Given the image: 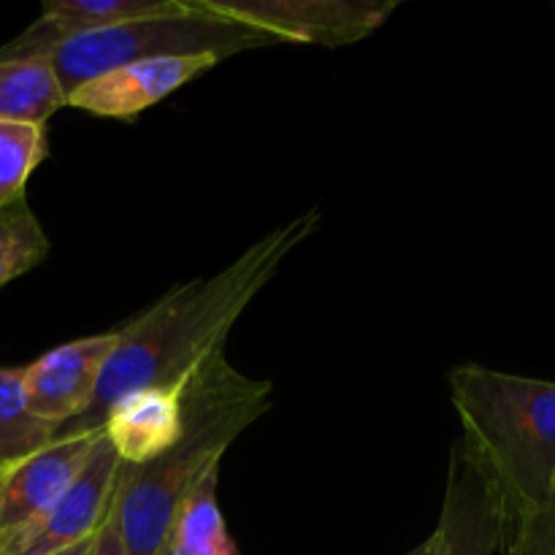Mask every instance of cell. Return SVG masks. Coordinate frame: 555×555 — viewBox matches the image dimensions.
<instances>
[{
    "instance_id": "1",
    "label": "cell",
    "mask_w": 555,
    "mask_h": 555,
    "mask_svg": "<svg viewBox=\"0 0 555 555\" xmlns=\"http://www.w3.org/2000/svg\"><path fill=\"white\" fill-rule=\"evenodd\" d=\"M320 209L293 217L249 244L209 280L171 287L152 307L117 328V345L103 366L90 410L60 431H95L108 406L141 388L184 385L204 361L225 352L228 334L244 309L274 280L287 255L320 228Z\"/></svg>"
},
{
    "instance_id": "2",
    "label": "cell",
    "mask_w": 555,
    "mask_h": 555,
    "mask_svg": "<svg viewBox=\"0 0 555 555\" xmlns=\"http://www.w3.org/2000/svg\"><path fill=\"white\" fill-rule=\"evenodd\" d=\"M274 385L238 372L225 352L198 366L184 385V431L144 466L122 464L117 518L128 555H168L173 515L195 482L220 466L233 442L271 410Z\"/></svg>"
},
{
    "instance_id": "3",
    "label": "cell",
    "mask_w": 555,
    "mask_h": 555,
    "mask_svg": "<svg viewBox=\"0 0 555 555\" xmlns=\"http://www.w3.org/2000/svg\"><path fill=\"white\" fill-rule=\"evenodd\" d=\"M461 448L493 488L502 518L551 504L555 480V383L480 363L448 374Z\"/></svg>"
},
{
    "instance_id": "4",
    "label": "cell",
    "mask_w": 555,
    "mask_h": 555,
    "mask_svg": "<svg viewBox=\"0 0 555 555\" xmlns=\"http://www.w3.org/2000/svg\"><path fill=\"white\" fill-rule=\"evenodd\" d=\"M276 38L242 25L236 20L215 14L204 0H193L190 11L173 16L125 22L101 30L74 33V36L47 41L14 60H47L57 76L63 92L98 79L122 65L152 57H195L209 54L222 63L233 54L274 47Z\"/></svg>"
},
{
    "instance_id": "5",
    "label": "cell",
    "mask_w": 555,
    "mask_h": 555,
    "mask_svg": "<svg viewBox=\"0 0 555 555\" xmlns=\"http://www.w3.org/2000/svg\"><path fill=\"white\" fill-rule=\"evenodd\" d=\"M215 14L255 27L280 43L350 47L388 22L396 0H204Z\"/></svg>"
},
{
    "instance_id": "6",
    "label": "cell",
    "mask_w": 555,
    "mask_h": 555,
    "mask_svg": "<svg viewBox=\"0 0 555 555\" xmlns=\"http://www.w3.org/2000/svg\"><path fill=\"white\" fill-rule=\"evenodd\" d=\"M95 431H60L47 448L11 466H0V551L30 531L52 509L85 466Z\"/></svg>"
},
{
    "instance_id": "7",
    "label": "cell",
    "mask_w": 555,
    "mask_h": 555,
    "mask_svg": "<svg viewBox=\"0 0 555 555\" xmlns=\"http://www.w3.org/2000/svg\"><path fill=\"white\" fill-rule=\"evenodd\" d=\"M119 472L122 461L101 431L85 466L65 488L63 496L30 531L5 545L0 555H57L79 542L92 540L117 496Z\"/></svg>"
},
{
    "instance_id": "8",
    "label": "cell",
    "mask_w": 555,
    "mask_h": 555,
    "mask_svg": "<svg viewBox=\"0 0 555 555\" xmlns=\"http://www.w3.org/2000/svg\"><path fill=\"white\" fill-rule=\"evenodd\" d=\"M117 331L65 341L22 369L27 406L52 426H68L92 406Z\"/></svg>"
},
{
    "instance_id": "9",
    "label": "cell",
    "mask_w": 555,
    "mask_h": 555,
    "mask_svg": "<svg viewBox=\"0 0 555 555\" xmlns=\"http://www.w3.org/2000/svg\"><path fill=\"white\" fill-rule=\"evenodd\" d=\"M220 60L209 54L195 57H152L122 65L65 95V108H79L92 117L135 119L141 112L173 95L198 76L209 74Z\"/></svg>"
},
{
    "instance_id": "10",
    "label": "cell",
    "mask_w": 555,
    "mask_h": 555,
    "mask_svg": "<svg viewBox=\"0 0 555 555\" xmlns=\"http://www.w3.org/2000/svg\"><path fill=\"white\" fill-rule=\"evenodd\" d=\"M434 555H496L502 513L493 488L480 475L461 442L450 453L442 513L431 534Z\"/></svg>"
},
{
    "instance_id": "11",
    "label": "cell",
    "mask_w": 555,
    "mask_h": 555,
    "mask_svg": "<svg viewBox=\"0 0 555 555\" xmlns=\"http://www.w3.org/2000/svg\"><path fill=\"white\" fill-rule=\"evenodd\" d=\"M184 385L141 388L108 406L101 431L122 464L144 466L179 442L184 431Z\"/></svg>"
},
{
    "instance_id": "12",
    "label": "cell",
    "mask_w": 555,
    "mask_h": 555,
    "mask_svg": "<svg viewBox=\"0 0 555 555\" xmlns=\"http://www.w3.org/2000/svg\"><path fill=\"white\" fill-rule=\"evenodd\" d=\"M220 466L206 472L173 515L168 555H228L236 542L228 537L225 518L217 502Z\"/></svg>"
},
{
    "instance_id": "13",
    "label": "cell",
    "mask_w": 555,
    "mask_h": 555,
    "mask_svg": "<svg viewBox=\"0 0 555 555\" xmlns=\"http://www.w3.org/2000/svg\"><path fill=\"white\" fill-rule=\"evenodd\" d=\"M65 92L47 60H0V119L47 125Z\"/></svg>"
},
{
    "instance_id": "14",
    "label": "cell",
    "mask_w": 555,
    "mask_h": 555,
    "mask_svg": "<svg viewBox=\"0 0 555 555\" xmlns=\"http://www.w3.org/2000/svg\"><path fill=\"white\" fill-rule=\"evenodd\" d=\"M60 426L41 421L27 406L22 369H0V466H11L47 448Z\"/></svg>"
},
{
    "instance_id": "15",
    "label": "cell",
    "mask_w": 555,
    "mask_h": 555,
    "mask_svg": "<svg viewBox=\"0 0 555 555\" xmlns=\"http://www.w3.org/2000/svg\"><path fill=\"white\" fill-rule=\"evenodd\" d=\"M49 249L52 244H49L47 231L27 198L0 209V287L41 266Z\"/></svg>"
},
{
    "instance_id": "16",
    "label": "cell",
    "mask_w": 555,
    "mask_h": 555,
    "mask_svg": "<svg viewBox=\"0 0 555 555\" xmlns=\"http://www.w3.org/2000/svg\"><path fill=\"white\" fill-rule=\"evenodd\" d=\"M47 155V125L0 119V209L25 198L27 179Z\"/></svg>"
},
{
    "instance_id": "17",
    "label": "cell",
    "mask_w": 555,
    "mask_h": 555,
    "mask_svg": "<svg viewBox=\"0 0 555 555\" xmlns=\"http://www.w3.org/2000/svg\"><path fill=\"white\" fill-rule=\"evenodd\" d=\"M499 555H555V507L502 518Z\"/></svg>"
},
{
    "instance_id": "18",
    "label": "cell",
    "mask_w": 555,
    "mask_h": 555,
    "mask_svg": "<svg viewBox=\"0 0 555 555\" xmlns=\"http://www.w3.org/2000/svg\"><path fill=\"white\" fill-rule=\"evenodd\" d=\"M90 555H128L122 542V531H119V518H117V496H114L112 507H108L106 518L101 520L98 531L92 534Z\"/></svg>"
},
{
    "instance_id": "19",
    "label": "cell",
    "mask_w": 555,
    "mask_h": 555,
    "mask_svg": "<svg viewBox=\"0 0 555 555\" xmlns=\"http://www.w3.org/2000/svg\"><path fill=\"white\" fill-rule=\"evenodd\" d=\"M404 555H434V540H431V537H428L426 542H421V545L412 547V551L404 553Z\"/></svg>"
},
{
    "instance_id": "20",
    "label": "cell",
    "mask_w": 555,
    "mask_h": 555,
    "mask_svg": "<svg viewBox=\"0 0 555 555\" xmlns=\"http://www.w3.org/2000/svg\"><path fill=\"white\" fill-rule=\"evenodd\" d=\"M90 545H92V540L79 542V545L68 547V551H63V553H57V555H90Z\"/></svg>"
},
{
    "instance_id": "21",
    "label": "cell",
    "mask_w": 555,
    "mask_h": 555,
    "mask_svg": "<svg viewBox=\"0 0 555 555\" xmlns=\"http://www.w3.org/2000/svg\"><path fill=\"white\" fill-rule=\"evenodd\" d=\"M551 504L555 507V480H553V488H551Z\"/></svg>"
},
{
    "instance_id": "22",
    "label": "cell",
    "mask_w": 555,
    "mask_h": 555,
    "mask_svg": "<svg viewBox=\"0 0 555 555\" xmlns=\"http://www.w3.org/2000/svg\"><path fill=\"white\" fill-rule=\"evenodd\" d=\"M228 555H242V553H238V547H233V551H231V553H228Z\"/></svg>"
}]
</instances>
